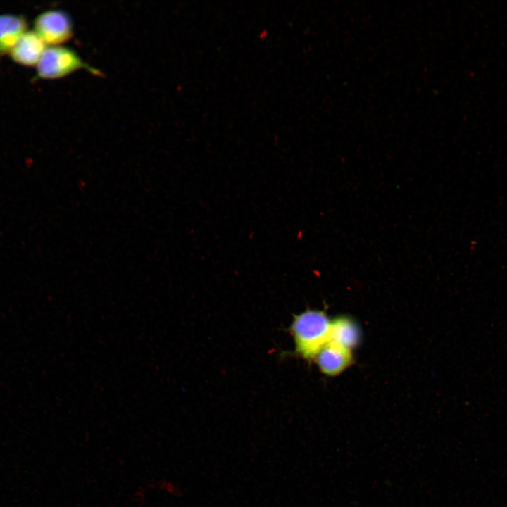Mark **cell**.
<instances>
[{
  "label": "cell",
  "instance_id": "cell-4",
  "mask_svg": "<svg viewBox=\"0 0 507 507\" xmlns=\"http://www.w3.org/2000/svg\"><path fill=\"white\" fill-rule=\"evenodd\" d=\"M46 48V44L33 30H28L8 55L17 64L25 67H36Z\"/></svg>",
  "mask_w": 507,
  "mask_h": 507
},
{
  "label": "cell",
  "instance_id": "cell-6",
  "mask_svg": "<svg viewBox=\"0 0 507 507\" xmlns=\"http://www.w3.org/2000/svg\"><path fill=\"white\" fill-rule=\"evenodd\" d=\"M28 31L26 19L19 15H0V56L8 55L19 39Z\"/></svg>",
  "mask_w": 507,
  "mask_h": 507
},
{
  "label": "cell",
  "instance_id": "cell-2",
  "mask_svg": "<svg viewBox=\"0 0 507 507\" xmlns=\"http://www.w3.org/2000/svg\"><path fill=\"white\" fill-rule=\"evenodd\" d=\"M36 74L42 80H57L74 72L85 70L101 76V72L91 66L73 49L65 46H47L36 65Z\"/></svg>",
  "mask_w": 507,
  "mask_h": 507
},
{
  "label": "cell",
  "instance_id": "cell-7",
  "mask_svg": "<svg viewBox=\"0 0 507 507\" xmlns=\"http://www.w3.org/2000/svg\"><path fill=\"white\" fill-rule=\"evenodd\" d=\"M359 339V329L351 319L339 317L331 321L328 342L351 350Z\"/></svg>",
  "mask_w": 507,
  "mask_h": 507
},
{
  "label": "cell",
  "instance_id": "cell-3",
  "mask_svg": "<svg viewBox=\"0 0 507 507\" xmlns=\"http://www.w3.org/2000/svg\"><path fill=\"white\" fill-rule=\"evenodd\" d=\"M33 31L47 46H63L73 36V23L65 11L48 10L35 18Z\"/></svg>",
  "mask_w": 507,
  "mask_h": 507
},
{
  "label": "cell",
  "instance_id": "cell-1",
  "mask_svg": "<svg viewBox=\"0 0 507 507\" xmlns=\"http://www.w3.org/2000/svg\"><path fill=\"white\" fill-rule=\"evenodd\" d=\"M331 321L320 311L307 310L294 317L290 329L297 353L315 358L328 342Z\"/></svg>",
  "mask_w": 507,
  "mask_h": 507
},
{
  "label": "cell",
  "instance_id": "cell-5",
  "mask_svg": "<svg viewBox=\"0 0 507 507\" xmlns=\"http://www.w3.org/2000/svg\"><path fill=\"white\" fill-rule=\"evenodd\" d=\"M315 358L321 372L330 376L342 373L352 361L351 350L330 342L321 349Z\"/></svg>",
  "mask_w": 507,
  "mask_h": 507
}]
</instances>
